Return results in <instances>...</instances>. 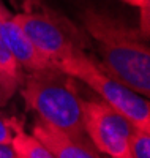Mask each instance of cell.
<instances>
[{
	"label": "cell",
	"mask_w": 150,
	"mask_h": 158,
	"mask_svg": "<svg viewBox=\"0 0 150 158\" xmlns=\"http://www.w3.org/2000/svg\"><path fill=\"white\" fill-rule=\"evenodd\" d=\"M84 33L98 52L100 67L145 98L150 95V49L147 35L111 13L89 6L81 15Z\"/></svg>",
	"instance_id": "cell-1"
},
{
	"label": "cell",
	"mask_w": 150,
	"mask_h": 158,
	"mask_svg": "<svg viewBox=\"0 0 150 158\" xmlns=\"http://www.w3.org/2000/svg\"><path fill=\"white\" fill-rule=\"evenodd\" d=\"M19 94L43 123H48L79 141H89L84 131L82 98L74 79L57 67L29 71L21 79Z\"/></svg>",
	"instance_id": "cell-2"
},
{
	"label": "cell",
	"mask_w": 150,
	"mask_h": 158,
	"mask_svg": "<svg viewBox=\"0 0 150 158\" xmlns=\"http://www.w3.org/2000/svg\"><path fill=\"white\" fill-rule=\"evenodd\" d=\"M56 67L93 90L101 101L123 114L134 127L150 130L148 100L107 74L97 60L85 54V51L74 52L73 56L60 60Z\"/></svg>",
	"instance_id": "cell-3"
},
{
	"label": "cell",
	"mask_w": 150,
	"mask_h": 158,
	"mask_svg": "<svg viewBox=\"0 0 150 158\" xmlns=\"http://www.w3.org/2000/svg\"><path fill=\"white\" fill-rule=\"evenodd\" d=\"M15 15L25 36L52 65H57L60 60L77 51H85L90 46V40L84 30H79L70 19L57 11L40 8Z\"/></svg>",
	"instance_id": "cell-4"
},
{
	"label": "cell",
	"mask_w": 150,
	"mask_h": 158,
	"mask_svg": "<svg viewBox=\"0 0 150 158\" xmlns=\"http://www.w3.org/2000/svg\"><path fill=\"white\" fill-rule=\"evenodd\" d=\"M84 131L95 150L109 158H130L128 142L134 125L101 100H82Z\"/></svg>",
	"instance_id": "cell-5"
},
{
	"label": "cell",
	"mask_w": 150,
	"mask_h": 158,
	"mask_svg": "<svg viewBox=\"0 0 150 158\" xmlns=\"http://www.w3.org/2000/svg\"><path fill=\"white\" fill-rule=\"evenodd\" d=\"M0 36L21 68L27 71H38L56 67L35 49V46L30 43V40L25 36L21 25L18 24L16 15L5 6L2 0H0Z\"/></svg>",
	"instance_id": "cell-6"
},
{
	"label": "cell",
	"mask_w": 150,
	"mask_h": 158,
	"mask_svg": "<svg viewBox=\"0 0 150 158\" xmlns=\"http://www.w3.org/2000/svg\"><path fill=\"white\" fill-rule=\"evenodd\" d=\"M32 135L41 141L56 158H100L90 141H79L41 120L33 125Z\"/></svg>",
	"instance_id": "cell-7"
},
{
	"label": "cell",
	"mask_w": 150,
	"mask_h": 158,
	"mask_svg": "<svg viewBox=\"0 0 150 158\" xmlns=\"http://www.w3.org/2000/svg\"><path fill=\"white\" fill-rule=\"evenodd\" d=\"M11 144L19 158H56L52 155V152L38 138L27 133L16 117L13 118Z\"/></svg>",
	"instance_id": "cell-8"
},
{
	"label": "cell",
	"mask_w": 150,
	"mask_h": 158,
	"mask_svg": "<svg viewBox=\"0 0 150 158\" xmlns=\"http://www.w3.org/2000/svg\"><path fill=\"white\" fill-rule=\"evenodd\" d=\"M130 158H150V130L134 127L128 142Z\"/></svg>",
	"instance_id": "cell-9"
},
{
	"label": "cell",
	"mask_w": 150,
	"mask_h": 158,
	"mask_svg": "<svg viewBox=\"0 0 150 158\" xmlns=\"http://www.w3.org/2000/svg\"><path fill=\"white\" fill-rule=\"evenodd\" d=\"M21 79L22 77H19V76L10 74L6 71L0 70V108L5 106V104L18 94Z\"/></svg>",
	"instance_id": "cell-10"
},
{
	"label": "cell",
	"mask_w": 150,
	"mask_h": 158,
	"mask_svg": "<svg viewBox=\"0 0 150 158\" xmlns=\"http://www.w3.org/2000/svg\"><path fill=\"white\" fill-rule=\"evenodd\" d=\"M120 2H123L130 6H134L138 8L141 13H142V25H141V30L147 35L148 33V0H120Z\"/></svg>",
	"instance_id": "cell-11"
},
{
	"label": "cell",
	"mask_w": 150,
	"mask_h": 158,
	"mask_svg": "<svg viewBox=\"0 0 150 158\" xmlns=\"http://www.w3.org/2000/svg\"><path fill=\"white\" fill-rule=\"evenodd\" d=\"M13 118L0 112V142H11L13 138Z\"/></svg>",
	"instance_id": "cell-12"
},
{
	"label": "cell",
	"mask_w": 150,
	"mask_h": 158,
	"mask_svg": "<svg viewBox=\"0 0 150 158\" xmlns=\"http://www.w3.org/2000/svg\"><path fill=\"white\" fill-rule=\"evenodd\" d=\"M0 158H19L11 142H0Z\"/></svg>",
	"instance_id": "cell-13"
}]
</instances>
